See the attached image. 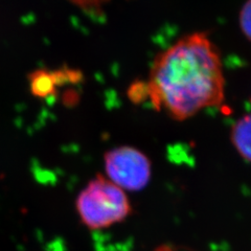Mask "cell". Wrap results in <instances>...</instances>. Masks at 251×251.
<instances>
[{
	"mask_svg": "<svg viewBox=\"0 0 251 251\" xmlns=\"http://www.w3.org/2000/svg\"><path fill=\"white\" fill-rule=\"evenodd\" d=\"M239 25L243 35L250 41L251 36V0H246L245 3L241 7L239 14Z\"/></svg>",
	"mask_w": 251,
	"mask_h": 251,
	"instance_id": "6",
	"label": "cell"
},
{
	"mask_svg": "<svg viewBox=\"0 0 251 251\" xmlns=\"http://www.w3.org/2000/svg\"><path fill=\"white\" fill-rule=\"evenodd\" d=\"M76 210L90 229H101L121 223L131 213L127 195L104 176L88 183L76 198Z\"/></svg>",
	"mask_w": 251,
	"mask_h": 251,
	"instance_id": "2",
	"label": "cell"
},
{
	"mask_svg": "<svg viewBox=\"0 0 251 251\" xmlns=\"http://www.w3.org/2000/svg\"><path fill=\"white\" fill-rule=\"evenodd\" d=\"M105 170L108 179L123 191L139 192L151 179V162L135 148L124 146L105 154Z\"/></svg>",
	"mask_w": 251,
	"mask_h": 251,
	"instance_id": "3",
	"label": "cell"
},
{
	"mask_svg": "<svg viewBox=\"0 0 251 251\" xmlns=\"http://www.w3.org/2000/svg\"><path fill=\"white\" fill-rule=\"evenodd\" d=\"M147 88L154 106L177 121L220 105L225 78L219 50L203 33L182 37L154 60Z\"/></svg>",
	"mask_w": 251,
	"mask_h": 251,
	"instance_id": "1",
	"label": "cell"
},
{
	"mask_svg": "<svg viewBox=\"0 0 251 251\" xmlns=\"http://www.w3.org/2000/svg\"><path fill=\"white\" fill-rule=\"evenodd\" d=\"M53 75L45 70H37L29 75V87L34 96L45 98L53 91Z\"/></svg>",
	"mask_w": 251,
	"mask_h": 251,
	"instance_id": "5",
	"label": "cell"
},
{
	"mask_svg": "<svg viewBox=\"0 0 251 251\" xmlns=\"http://www.w3.org/2000/svg\"><path fill=\"white\" fill-rule=\"evenodd\" d=\"M250 115L246 114L232 126L231 143L243 159L250 160Z\"/></svg>",
	"mask_w": 251,
	"mask_h": 251,
	"instance_id": "4",
	"label": "cell"
}]
</instances>
